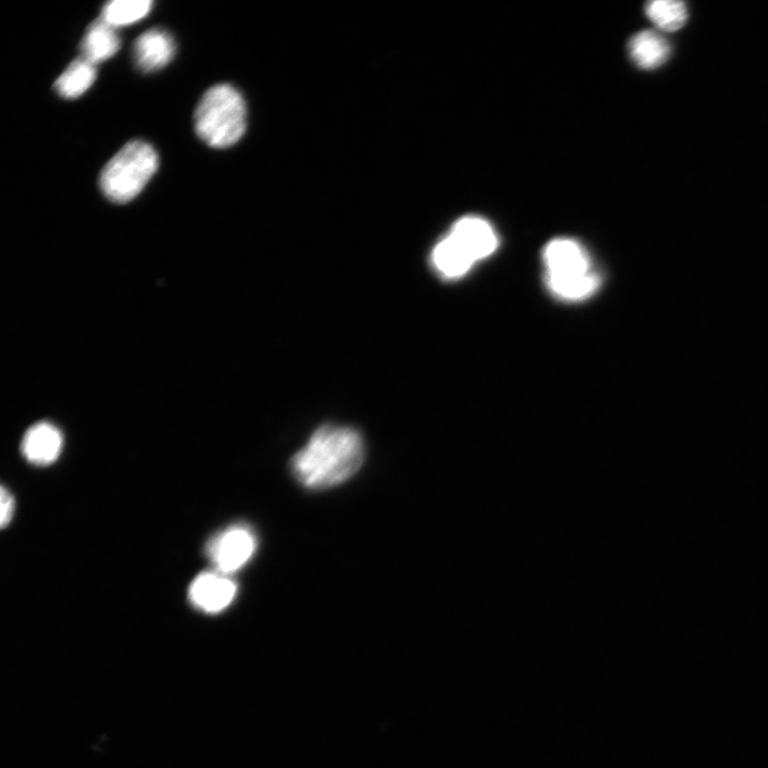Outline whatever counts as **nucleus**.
Returning <instances> with one entry per match:
<instances>
[{
	"label": "nucleus",
	"mask_w": 768,
	"mask_h": 768,
	"mask_svg": "<svg viewBox=\"0 0 768 768\" xmlns=\"http://www.w3.org/2000/svg\"><path fill=\"white\" fill-rule=\"evenodd\" d=\"M363 459L364 443L357 430L326 425L294 456L291 468L304 487L326 489L355 475Z\"/></svg>",
	"instance_id": "obj_1"
},
{
	"label": "nucleus",
	"mask_w": 768,
	"mask_h": 768,
	"mask_svg": "<svg viewBox=\"0 0 768 768\" xmlns=\"http://www.w3.org/2000/svg\"><path fill=\"white\" fill-rule=\"evenodd\" d=\"M247 127V108L242 94L231 85H217L201 99L195 114L198 136L216 149L234 146Z\"/></svg>",
	"instance_id": "obj_2"
},
{
	"label": "nucleus",
	"mask_w": 768,
	"mask_h": 768,
	"mask_svg": "<svg viewBox=\"0 0 768 768\" xmlns=\"http://www.w3.org/2000/svg\"><path fill=\"white\" fill-rule=\"evenodd\" d=\"M547 284L553 294L566 300H582L594 294L600 278L591 271L587 252L569 238L552 240L543 252Z\"/></svg>",
	"instance_id": "obj_3"
},
{
	"label": "nucleus",
	"mask_w": 768,
	"mask_h": 768,
	"mask_svg": "<svg viewBox=\"0 0 768 768\" xmlns=\"http://www.w3.org/2000/svg\"><path fill=\"white\" fill-rule=\"evenodd\" d=\"M157 168L158 155L149 143L128 142L103 169L101 189L112 202H130L146 187Z\"/></svg>",
	"instance_id": "obj_4"
},
{
	"label": "nucleus",
	"mask_w": 768,
	"mask_h": 768,
	"mask_svg": "<svg viewBox=\"0 0 768 768\" xmlns=\"http://www.w3.org/2000/svg\"><path fill=\"white\" fill-rule=\"evenodd\" d=\"M258 548V538L247 524H235L207 543L206 554L215 570L231 575L245 567Z\"/></svg>",
	"instance_id": "obj_5"
},
{
	"label": "nucleus",
	"mask_w": 768,
	"mask_h": 768,
	"mask_svg": "<svg viewBox=\"0 0 768 768\" xmlns=\"http://www.w3.org/2000/svg\"><path fill=\"white\" fill-rule=\"evenodd\" d=\"M236 595L237 585L230 575L216 570L199 574L188 591L191 604L206 614H218L226 610Z\"/></svg>",
	"instance_id": "obj_6"
},
{
	"label": "nucleus",
	"mask_w": 768,
	"mask_h": 768,
	"mask_svg": "<svg viewBox=\"0 0 768 768\" xmlns=\"http://www.w3.org/2000/svg\"><path fill=\"white\" fill-rule=\"evenodd\" d=\"M448 234L468 252L475 263L488 258L499 247V237L491 224L477 216L462 217Z\"/></svg>",
	"instance_id": "obj_7"
},
{
	"label": "nucleus",
	"mask_w": 768,
	"mask_h": 768,
	"mask_svg": "<svg viewBox=\"0 0 768 768\" xmlns=\"http://www.w3.org/2000/svg\"><path fill=\"white\" fill-rule=\"evenodd\" d=\"M63 446L61 431L51 423L30 427L22 441V453L35 466H50L60 456Z\"/></svg>",
	"instance_id": "obj_8"
},
{
	"label": "nucleus",
	"mask_w": 768,
	"mask_h": 768,
	"mask_svg": "<svg viewBox=\"0 0 768 768\" xmlns=\"http://www.w3.org/2000/svg\"><path fill=\"white\" fill-rule=\"evenodd\" d=\"M174 53L175 44L172 37L167 31L159 28L144 32L134 45L137 67L146 73L165 68Z\"/></svg>",
	"instance_id": "obj_9"
},
{
	"label": "nucleus",
	"mask_w": 768,
	"mask_h": 768,
	"mask_svg": "<svg viewBox=\"0 0 768 768\" xmlns=\"http://www.w3.org/2000/svg\"><path fill=\"white\" fill-rule=\"evenodd\" d=\"M431 265L446 280H456L472 269L475 262L456 240L447 234L435 246L430 255Z\"/></svg>",
	"instance_id": "obj_10"
},
{
	"label": "nucleus",
	"mask_w": 768,
	"mask_h": 768,
	"mask_svg": "<svg viewBox=\"0 0 768 768\" xmlns=\"http://www.w3.org/2000/svg\"><path fill=\"white\" fill-rule=\"evenodd\" d=\"M629 53L638 68L654 70L662 67L669 59L671 48L658 32L645 30L632 38Z\"/></svg>",
	"instance_id": "obj_11"
},
{
	"label": "nucleus",
	"mask_w": 768,
	"mask_h": 768,
	"mask_svg": "<svg viewBox=\"0 0 768 768\" xmlns=\"http://www.w3.org/2000/svg\"><path fill=\"white\" fill-rule=\"evenodd\" d=\"M120 45V38L115 27L100 19L92 23L87 29L82 42L83 58L93 64H98L116 55Z\"/></svg>",
	"instance_id": "obj_12"
},
{
	"label": "nucleus",
	"mask_w": 768,
	"mask_h": 768,
	"mask_svg": "<svg viewBox=\"0 0 768 768\" xmlns=\"http://www.w3.org/2000/svg\"><path fill=\"white\" fill-rule=\"evenodd\" d=\"M95 77V64L82 57L70 64L56 80L54 87L62 98L73 100L92 86Z\"/></svg>",
	"instance_id": "obj_13"
},
{
	"label": "nucleus",
	"mask_w": 768,
	"mask_h": 768,
	"mask_svg": "<svg viewBox=\"0 0 768 768\" xmlns=\"http://www.w3.org/2000/svg\"><path fill=\"white\" fill-rule=\"evenodd\" d=\"M152 6L150 0H115L104 6L102 19L115 28L130 25L147 16Z\"/></svg>",
	"instance_id": "obj_14"
},
{
	"label": "nucleus",
	"mask_w": 768,
	"mask_h": 768,
	"mask_svg": "<svg viewBox=\"0 0 768 768\" xmlns=\"http://www.w3.org/2000/svg\"><path fill=\"white\" fill-rule=\"evenodd\" d=\"M646 13L656 27L668 32L681 29L688 19L685 4L677 0H654L647 5Z\"/></svg>",
	"instance_id": "obj_15"
},
{
	"label": "nucleus",
	"mask_w": 768,
	"mask_h": 768,
	"mask_svg": "<svg viewBox=\"0 0 768 768\" xmlns=\"http://www.w3.org/2000/svg\"><path fill=\"white\" fill-rule=\"evenodd\" d=\"M0 502H2V517H0V523L2 527L6 528L14 515V498L9 490L5 486L2 487V495H0Z\"/></svg>",
	"instance_id": "obj_16"
}]
</instances>
